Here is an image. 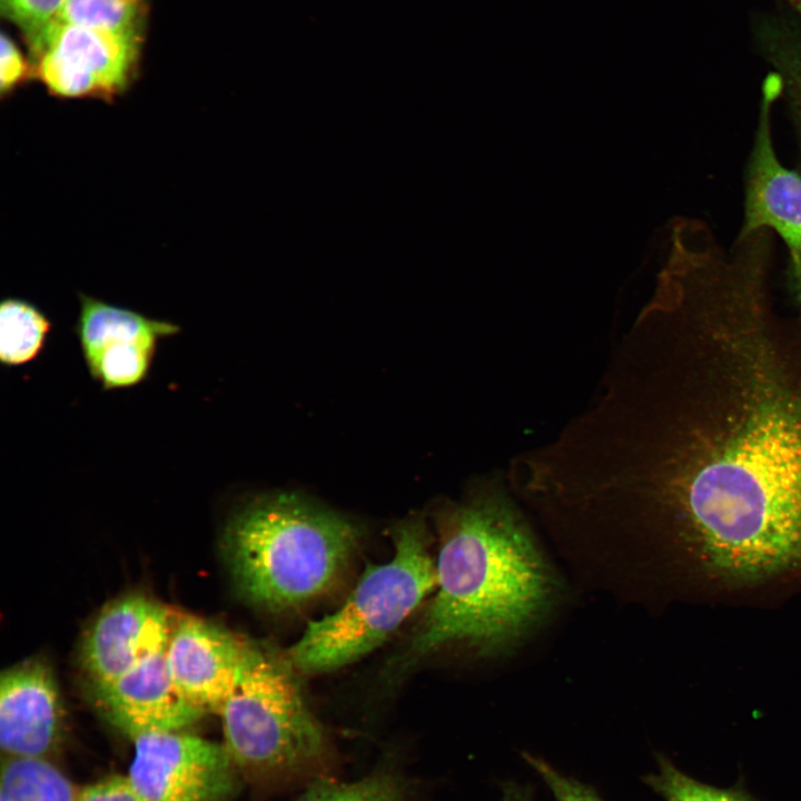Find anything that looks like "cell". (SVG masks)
Masks as SVG:
<instances>
[{
	"instance_id": "d6986e66",
	"label": "cell",
	"mask_w": 801,
	"mask_h": 801,
	"mask_svg": "<svg viewBox=\"0 0 801 801\" xmlns=\"http://www.w3.org/2000/svg\"><path fill=\"white\" fill-rule=\"evenodd\" d=\"M400 784L387 774H374L353 782L317 784L296 801H402Z\"/></svg>"
},
{
	"instance_id": "4316f807",
	"label": "cell",
	"mask_w": 801,
	"mask_h": 801,
	"mask_svg": "<svg viewBox=\"0 0 801 801\" xmlns=\"http://www.w3.org/2000/svg\"><path fill=\"white\" fill-rule=\"evenodd\" d=\"M797 1L799 2V1H801V0H797Z\"/></svg>"
},
{
	"instance_id": "52a82bcc",
	"label": "cell",
	"mask_w": 801,
	"mask_h": 801,
	"mask_svg": "<svg viewBox=\"0 0 801 801\" xmlns=\"http://www.w3.org/2000/svg\"><path fill=\"white\" fill-rule=\"evenodd\" d=\"M128 778L148 801H227L236 764L224 744L184 730L132 739Z\"/></svg>"
},
{
	"instance_id": "603a6c76",
	"label": "cell",
	"mask_w": 801,
	"mask_h": 801,
	"mask_svg": "<svg viewBox=\"0 0 801 801\" xmlns=\"http://www.w3.org/2000/svg\"><path fill=\"white\" fill-rule=\"evenodd\" d=\"M0 48V90L3 96L26 80L30 69L14 42L4 33Z\"/></svg>"
},
{
	"instance_id": "ffe728a7",
	"label": "cell",
	"mask_w": 801,
	"mask_h": 801,
	"mask_svg": "<svg viewBox=\"0 0 801 801\" xmlns=\"http://www.w3.org/2000/svg\"><path fill=\"white\" fill-rule=\"evenodd\" d=\"M523 758L544 780L555 801H603L592 787L564 775L545 760L528 753Z\"/></svg>"
},
{
	"instance_id": "7a4b0ae2",
	"label": "cell",
	"mask_w": 801,
	"mask_h": 801,
	"mask_svg": "<svg viewBox=\"0 0 801 801\" xmlns=\"http://www.w3.org/2000/svg\"><path fill=\"white\" fill-rule=\"evenodd\" d=\"M437 594L409 653L452 643L500 650L521 636L546 607L552 582L541 553L507 491L490 474L464 500L438 513Z\"/></svg>"
},
{
	"instance_id": "8fae6325",
	"label": "cell",
	"mask_w": 801,
	"mask_h": 801,
	"mask_svg": "<svg viewBox=\"0 0 801 801\" xmlns=\"http://www.w3.org/2000/svg\"><path fill=\"white\" fill-rule=\"evenodd\" d=\"M247 645L215 623L181 616L174 622L165 651L170 678L188 702L219 713L237 682Z\"/></svg>"
},
{
	"instance_id": "ba28073f",
	"label": "cell",
	"mask_w": 801,
	"mask_h": 801,
	"mask_svg": "<svg viewBox=\"0 0 801 801\" xmlns=\"http://www.w3.org/2000/svg\"><path fill=\"white\" fill-rule=\"evenodd\" d=\"M75 332L90 376L105 390L144 382L161 339L179 333L174 323L80 295Z\"/></svg>"
},
{
	"instance_id": "2e32d148",
	"label": "cell",
	"mask_w": 801,
	"mask_h": 801,
	"mask_svg": "<svg viewBox=\"0 0 801 801\" xmlns=\"http://www.w3.org/2000/svg\"><path fill=\"white\" fill-rule=\"evenodd\" d=\"M50 319L33 304L6 298L0 306V360L3 366H21L43 349L51 330Z\"/></svg>"
},
{
	"instance_id": "9c48e42d",
	"label": "cell",
	"mask_w": 801,
	"mask_h": 801,
	"mask_svg": "<svg viewBox=\"0 0 801 801\" xmlns=\"http://www.w3.org/2000/svg\"><path fill=\"white\" fill-rule=\"evenodd\" d=\"M780 96L781 85L773 75L762 89L739 235L774 231L788 248L791 274L801 270V174L787 168L774 148L771 116Z\"/></svg>"
},
{
	"instance_id": "8992f818",
	"label": "cell",
	"mask_w": 801,
	"mask_h": 801,
	"mask_svg": "<svg viewBox=\"0 0 801 801\" xmlns=\"http://www.w3.org/2000/svg\"><path fill=\"white\" fill-rule=\"evenodd\" d=\"M137 36L53 18L30 39L38 77L57 97L110 100L127 88L134 76Z\"/></svg>"
},
{
	"instance_id": "e0dca14e",
	"label": "cell",
	"mask_w": 801,
	"mask_h": 801,
	"mask_svg": "<svg viewBox=\"0 0 801 801\" xmlns=\"http://www.w3.org/2000/svg\"><path fill=\"white\" fill-rule=\"evenodd\" d=\"M142 0H65L58 20L113 32L137 33Z\"/></svg>"
},
{
	"instance_id": "44dd1931",
	"label": "cell",
	"mask_w": 801,
	"mask_h": 801,
	"mask_svg": "<svg viewBox=\"0 0 801 801\" xmlns=\"http://www.w3.org/2000/svg\"><path fill=\"white\" fill-rule=\"evenodd\" d=\"M2 8L29 38H33L60 10L65 0H1Z\"/></svg>"
},
{
	"instance_id": "484cf974",
	"label": "cell",
	"mask_w": 801,
	"mask_h": 801,
	"mask_svg": "<svg viewBox=\"0 0 801 801\" xmlns=\"http://www.w3.org/2000/svg\"><path fill=\"white\" fill-rule=\"evenodd\" d=\"M797 7H798V9H799V10H800V12H801V1H800V2H798Z\"/></svg>"
},
{
	"instance_id": "7c38bea8",
	"label": "cell",
	"mask_w": 801,
	"mask_h": 801,
	"mask_svg": "<svg viewBox=\"0 0 801 801\" xmlns=\"http://www.w3.org/2000/svg\"><path fill=\"white\" fill-rule=\"evenodd\" d=\"M165 651L145 657L107 685L93 688L100 711L131 739L147 732L185 730L205 712L175 686Z\"/></svg>"
},
{
	"instance_id": "ac0fdd59",
	"label": "cell",
	"mask_w": 801,
	"mask_h": 801,
	"mask_svg": "<svg viewBox=\"0 0 801 801\" xmlns=\"http://www.w3.org/2000/svg\"><path fill=\"white\" fill-rule=\"evenodd\" d=\"M644 781L665 801H754L741 791L700 782L663 756L659 758L657 771L646 775Z\"/></svg>"
},
{
	"instance_id": "3957f363",
	"label": "cell",
	"mask_w": 801,
	"mask_h": 801,
	"mask_svg": "<svg viewBox=\"0 0 801 801\" xmlns=\"http://www.w3.org/2000/svg\"><path fill=\"white\" fill-rule=\"evenodd\" d=\"M358 538L356 524L346 516L294 493H271L231 517L224 543L243 595L278 612L327 592Z\"/></svg>"
},
{
	"instance_id": "6da1fadb",
	"label": "cell",
	"mask_w": 801,
	"mask_h": 801,
	"mask_svg": "<svg viewBox=\"0 0 801 801\" xmlns=\"http://www.w3.org/2000/svg\"><path fill=\"white\" fill-rule=\"evenodd\" d=\"M768 279L711 264L653 298L595 398L526 451L547 505L597 538L665 534L734 581L801 566V344Z\"/></svg>"
},
{
	"instance_id": "5bb4252c",
	"label": "cell",
	"mask_w": 801,
	"mask_h": 801,
	"mask_svg": "<svg viewBox=\"0 0 801 801\" xmlns=\"http://www.w3.org/2000/svg\"><path fill=\"white\" fill-rule=\"evenodd\" d=\"M755 39L780 81L801 145V30L792 19L765 17L756 21Z\"/></svg>"
},
{
	"instance_id": "30bf717a",
	"label": "cell",
	"mask_w": 801,
	"mask_h": 801,
	"mask_svg": "<svg viewBox=\"0 0 801 801\" xmlns=\"http://www.w3.org/2000/svg\"><path fill=\"white\" fill-rule=\"evenodd\" d=\"M174 622L166 606L142 594L126 595L105 606L81 650L93 688L107 685L145 657L165 650Z\"/></svg>"
},
{
	"instance_id": "277c9868",
	"label": "cell",
	"mask_w": 801,
	"mask_h": 801,
	"mask_svg": "<svg viewBox=\"0 0 801 801\" xmlns=\"http://www.w3.org/2000/svg\"><path fill=\"white\" fill-rule=\"evenodd\" d=\"M393 536V557L369 565L342 606L310 622L288 651L298 672H329L360 659L380 645L437 586L424 521L407 518Z\"/></svg>"
},
{
	"instance_id": "cb8c5ba5",
	"label": "cell",
	"mask_w": 801,
	"mask_h": 801,
	"mask_svg": "<svg viewBox=\"0 0 801 801\" xmlns=\"http://www.w3.org/2000/svg\"><path fill=\"white\" fill-rule=\"evenodd\" d=\"M502 801H532L531 795L515 785H506Z\"/></svg>"
},
{
	"instance_id": "5b68a950",
	"label": "cell",
	"mask_w": 801,
	"mask_h": 801,
	"mask_svg": "<svg viewBox=\"0 0 801 801\" xmlns=\"http://www.w3.org/2000/svg\"><path fill=\"white\" fill-rule=\"evenodd\" d=\"M289 657L248 643L237 682L224 702V745L236 767L280 774L316 761L324 749L319 723L301 693Z\"/></svg>"
},
{
	"instance_id": "7402d4cb",
	"label": "cell",
	"mask_w": 801,
	"mask_h": 801,
	"mask_svg": "<svg viewBox=\"0 0 801 801\" xmlns=\"http://www.w3.org/2000/svg\"><path fill=\"white\" fill-rule=\"evenodd\" d=\"M77 801H148L128 775H112L79 791Z\"/></svg>"
},
{
	"instance_id": "4fadbf2b",
	"label": "cell",
	"mask_w": 801,
	"mask_h": 801,
	"mask_svg": "<svg viewBox=\"0 0 801 801\" xmlns=\"http://www.w3.org/2000/svg\"><path fill=\"white\" fill-rule=\"evenodd\" d=\"M62 706L48 665L29 660L0 679V746L6 756H44L60 739Z\"/></svg>"
},
{
	"instance_id": "9a60e30c",
	"label": "cell",
	"mask_w": 801,
	"mask_h": 801,
	"mask_svg": "<svg viewBox=\"0 0 801 801\" xmlns=\"http://www.w3.org/2000/svg\"><path fill=\"white\" fill-rule=\"evenodd\" d=\"M79 791L44 756H6L0 801H77Z\"/></svg>"
},
{
	"instance_id": "d4e9b609",
	"label": "cell",
	"mask_w": 801,
	"mask_h": 801,
	"mask_svg": "<svg viewBox=\"0 0 801 801\" xmlns=\"http://www.w3.org/2000/svg\"><path fill=\"white\" fill-rule=\"evenodd\" d=\"M790 285L792 288L793 297L797 301L799 310L801 312V270L789 274Z\"/></svg>"
}]
</instances>
